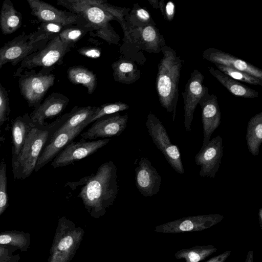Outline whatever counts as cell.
<instances>
[{
  "label": "cell",
  "mask_w": 262,
  "mask_h": 262,
  "mask_svg": "<svg viewBox=\"0 0 262 262\" xmlns=\"http://www.w3.org/2000/svg\"><path fill=\"white\" fill-rule=\"evenodd\" d=\"M86 178L77 196L93 215H102L117 198L119 191L117 167L113 161H106L100 165L95 174Z\"/></svg>",
  "instance_id": "cell-1"
},
{
  "label": "cell",
  "mask_w": 262,
  "mask_h": 262,
  "mask_svg": "<svg viewBox=\"0 0 262 262\" xmlns=\"http://www.w3.org/2000/svg\"><path fill=\"white\" fill-rule=\"evenodd\" d=\"M68 116V113H66L50 124L34 123L19 155L12 163V172L15 179H25L35 170L43 148Z\"/></svg>",
  "instance_id": "cell-2"
},
{
  "label": "cell",
  "mask_w": 262,
  "mask_h": 262,
  "mask_svg": "<svg viewBox=\"0 0 262 262\" xmlns=\"http://www.w3.org/2000/svg\"><path fill=\"white\" fill-rule=\"evenodd\" d=\"M163 57L158 66L156 86L160 103L171 114L172 121L176 116L178 99V85L184 60L174 50L165 45L161 48Z\"/></svg>",
  "instance_id": "cell-3"
},
{
  "label": "cell",
  "mask_w": 262,
  "mask_h": 262,
  "mask_svg": "<svg viewBox=\"0 0 262 262\" xmlns=\"http://www.w3.org/2000/svg\"><path fill=\"white\" fill-rule=\"evenodd\" d=\"M56 3L83 18L97 36L110 44H119L120 36L110 24L117 19L108 12L85 0H57Z\"/></svg>",
  "instance_id": "cell-4"
},
{
  "label": "cell",
  "mask_w": 262,
  "mask_h": 262,
  "mask_svg": "<svg viewBox=\"0 0 262 262\" xmlns=\"http://www.w3.org/2000/svg\"><path fill=\"white\" fill-rule=\"evenodd\" d=\"M50 40L37 30L29 34L23 32L0 48V69L7 63L16 66L30 54L44 48Z\"/></svg>",
  "instance_id": "cell-5"
},
{
  "label": "cell",
  "mask_w": 262,
  "mask_h": 262,
  "mask_svg": "<svg viewBox=\"0 0 262 262\" xmlns=\"http://www.w3.org/2000/svg\"><path fill=\"white\" fill-rule=\"evenodd\" d=\"M51 70L41 69L36 72L34 69L24 71L18 77L20 94L30 107L38 106L49 89L53 85L55 77Z\"/></svg>",
  "instance_id": "cell-6"
},
{
  "label": "cell",
  "mask_w": 262,
  "mask_h": 262,
  "mask_svg": "<svg viewBox=\"0 0 262 262\" xmlns=\"http://www.w3.org/2000/svg\"><path fill=\"white\" fill-rule=\"evenodd\" d=\"M82 233L70 221L59 220L56 234L50 252L48 262H68L80 243Z\"/></svg>",
  "instance_id": "cell-7"
},
{
  "label": "cell",
  "mask_w": 262,
  "mask_h": 262,
  "mask_svg": "<svg viewBox=\"0 0 262 262\" xmlns=\"http://www.w3.org/2000/svg\"><path fill=\"white\" fill-rule=\"evenodd\" d=\"M71 46L62 42L59 35L49 40L45 47L26 57L13 74L18 77L24 71L41 67L52 70L53 66L60 65L64 55L70 51Z\"/></svg>",
  "instance_id": "cell-8"
},
{
  "label": "cell",
  "mask_w": 262,
  "mask_h": 262,
  "mask_svg": "<svg viewBox=\"0 0 262 262\" xmlns=\"http://www.w3.org/2000/svg\"><path fill=\"white\" fill-rule=\"evenodd\" d=\"M154 143L160 150L171 167L180 174H184L181 153L177 145L170 142L168 133L160 119L150 112L145 123Z\"/></svg>",
  "instance_id": "cell-9"
},
{
  "label": "cell",
  "mask_w": 262,
  "mask_h": 262,
  "mask_svg": "<svg viewBox=\"0 0 262 262\" xmlns=\"http://www.w3.org/2000/svg\"><path fill=\"white\" fill-rule=\"evenodd\" d=\"M126 29L124 33L123 45L125 49H130L132 46L137 54L143 55L140 50L149 53H159L162 47L165 45V39L156 26L148 25L136 28L126 27Z\"/></svg>",
  "instance_id": "cell-10"
},
{
  "label": "cell",
  "mask_w": 262,
  "mask_h": 262,
  "mask_svg": "<svg viewBox=\"0 0 262 262\" xmlns=\"http://www.w3.org/2000/svg\"><path fill=\"white\" fill-rule=\"evenodd\" d=\"M224 218L220 214L198 215L170 221L156 227L155 231L163 233H180L201 231L221 222Z\"/></svg>",
  "instance_id": "cell-11"
},
{
  "label": "cell",
  "mask_w": 262,
  "mask_h": 262,
  "mask_svg": "<svg viewBox=\"0 0 262 262\" xmlns=\"http://www.w3.org/2000/svg\"><path fill=\"white\" fill-rule=\"evenodd\" d=\"M110 139L87 141L82 139L69 143L54 158L51 165L54 168L68 166L89 156L106 145Z\"/></svg>",
  "instance_id": "cell-12"
},
{
  "label": "cell",
  "mask_w": 262,
  "mask_h": 262,
  "mask_svg": "<svg viewBox=\"0 0 262 262\" xmlns=\"http://www.w3.org/2000/svg\"><path fill=\"white\" fill-rule=\"evenodd\" d=\"M27 2L31 8V14L41 23H57L64 26L76 25L89 28L83 18L69 11L58 9L40 0H27Z\"/></svg>",
  "instance_id": "cell-13"
},
{
  "label": "cell",
  "mask_w": 262,
  "mask_h": 262,
  "mask_svg": "<svg viewBox=\"0 0 262 262\" xmlns=\"http://www.w3.org/2000/svg\"><path fill=\"white\" fill-rule=\"evenodd\" d=\"M223 155V139L217 135L207 145L202 147L195 156V164L201 167L199 175L214 178L220 168Z\"/></svg>",
  "instance_id": "cell-14"
},
{
  "label": "cell",
  "mask_w": 262,
  "mask_h": 262,
  "mask_svg": "<svg viewBox=\"0 0 262 262\" xmlns=\"http://www.w3.org/2000/svg\"><path fill=\"white\" fill-rule=\"evenodd\" d=\"M128 118L127 114L121 115L118 113L104 116L96 120L80 137L85 140H94L118 136L126 128Z\"/></svg>",
  "instance_id": "cell-15"
},
{
  "label": "cell",
  "mask_w": 262,
  "mask_h": 262,
  "mask_svg": "<svg viewBox=\"0 0 262 262\" xmlns=\"http://www.w3.org/2000/svg\"><path fill=\"white\" fill-rule=\"evenodd\" d=\"M204 78L198 70L194 69L191 73L184 90L182 93L184 100V124L188 132L191 131L195 109L207 88L203 84Z\"/></svg>",
  "instance_id": "cell-16"
},
{
  "label": "cell",
  "mask_w": 262,
  "mask_h": 262,
  "mask_svg": "<svg viewBox=\"0 0 262 262\" xmlns=\"http://www.w3.org/2000/svg\"><path fill=\"white\" fill-rule=\"evenodd\" d=\"M198 104L202 110L204 134L202 147H204L209 142L212 134L220 125L221 113L216 96L214 94H210L207 87Z\"/></svg>",
  "instance_id": "cell-17"
},
{
  "label": "cell",
  "mask_w": 262,
  "mask_h": 262,
  "mask_svg": "<svg viewBox=\"0 0 262 262\" xmlns=\"http://www.w3.org/2000/svg\"><path fill=\"white\" fill-rule=\"evenodd\" d=\"M162 179L151 162L142 157L135 168V184L138 191L144 196H152L159 191Z\"/></svg>",
  "instance_id": "cell-18"
},
{
  "label": "cell",
  "mask_w": 262,
  "mask_h": 262,
  "mask_svg": "<svg viewBox=\"0 0 262 262\" xmlns=\"http://www.w3.org/2000/svg\"><path fill=\"white\" fill-rule=\"evenodd\" d=\"M85 127L84 126H80L59 133H54L41 152L35 171H38L53 160L69 143L79 135Z\"/></svg>",
  "instance_id": "cell-19"
},
{
  "label": "cell",
  "mask_w": 262,
  "mask_h": 262,
  "mask_svg": "<svg viewBox=\"0 0 262 262\" xmlns=\"http://www.w3.org/2000/svg\"><path fill=\"white\" fill-rule=\"evenodd\" d=\"M203 59L208 61L247 73L262 80V71L255 66L230 54L214 48L204 50Z\"/></svg>",
  "instance_id": "cell-20"
},
{
  "label": "cell",
  "mask_w": 262,
  "mask_h": 262,
  "mask_svg": "<svg viewBox=\"0 0 262 262\" xmlns=\"http://www.w3.org/2000/svg\"><path fill=\"white\" fill-rule=\"evenodd\" d=\"M69 101V98L65 95L53 93L34 109L30 115V118L34 123L43 124L45 119L59 115L65 109Z\"/></svg>",
  "instance_id": "cell-21"
},
{
  "label": "cell",
  "mask_w": 262,
  "mask_h": 262,
  "mask_svg": "<svg viewBox=\"0 0 262 262\" xmlns=\"http://www.w3.org/2000/svg\"><path fill=\"white\" fill-rule=\"evenodd\" d=\"M34 123L28 114L19 116L14 120L11 127L12 163L19 155Z\"/></svg>",
  "instance_id": "cell-22"
},
{
  "label": "cell",
  "mask_w": 262,
  "mask_h": 262,
  "mask_svg": "<svg viewBox=\"0 0 262 262\" xmlns=\"http://www.w3.org/2000/svg\"><path fill=\"white\" fill-rule=\"evenodd\" d=\"M210 73L232 95L245 98H255L258 92L242 84L212 67L208 68Z\"/></svg>",
  "instance_id": "cell-23"
},
{
  "label": "cell",
  "mask_w": 262,
  "mask_h": 262,
  "mask_svg": "<svg viewBox=\"0 0 262 262\" xmlns=\"http://www.w3.org/2000/svg\"><path fill=\"white\" fill-rule=\"evenodd\" d=\"M113 75L116 82L132 84L140 77V71L137 66L130 59L121 58L112 64Z\"/></svg>",
  "instance_id": "cell-24"
},
{
  "label": "cell",
  "mask_w": 262,
  "mask_h": 262,
  "mask_svg": "<svg viewBox=\"0 0 262 262\" xmlns=\"http://www.w3.org/2000/svg\"><path fill=\"white\" fill-rule=\"evenodd\" d=\"M22 24L21 14L14 8L10 0H5L0 13V27L3 34L8 35L18 30Z\"/></svg>",
  "instance_id": "cell-25"
},
{
  "label": "cell",
  "mask_w": 262,
  "mask_h": 262,
  "mask_svg": "<svg viewBox=\"0 0 262 262\" xmlns=\"http://www.w3.org/2000/svg\"><path fill=\"white\" fill-rule=\"evenodd\" d=\"M246 140L249 152L258 156L262 143V112L252 117L248 121Z\"/></svg>",
  "instance_id": "cell-26"
},
{
  "label": "cell",
  "mask_w": 262,
  "mask_h": 262,
  "mask_svg": "<svg viewBox=\"0 0 262 262\" xmlns=\"http://www.w3.org/2000/svg\"><path fill=\"white\" fill-rule=\"evenodd\" d=\"M96 106H86L78 107L75 106L68 113V116L62 124L55 133H59L75 128L80 126H85V123L91 117L96 109Z\"/></svg>",
  "instance_id": "cell-27"
},
{
  "label": "cell",
  "mask_w": 262,
  "mask_h": 262,
  "mask_svg": "<svg viewBox=\"0 0 262 262\" xmlns=\"http://www.w3.org/2000/svg\"><path fill=\"white\" fill-rule=\"evenodd\" d=\"M67 73L71 83L81 84L87 89L89 94L93 93L97 86V77L92 71L81 67H72Z\"/></svg>",
  "instance_id": "cell-28"
},
{
  "label": "cell",
  "mask_w": 262,
  "mask_h": 262,
  "mask_svg": "<svg viewBox=\"0 0 262 262\" xmlns=\"http://www.w3.org/2000/svg\"><path fill=\"white\" fill-rule=\"evenodd\" d=\"M217 251V248L211 245L195 246L178 251L174 256L177 259H184L185 262H200Z\"/></svg>",
  "instance_id": "cell-29"
},
{
  "label": "cell",
  "mask_w": 262,
  "mask_h": 262,
  "mask_svg": "<svg viewBox=\"0 0 262 262\" xmlns=\"http://www.w3.org/2000/svg\"><path fill=\"white\" fill-rule=\"evenodd\" d=\"M0 245L15 247L21 252L27 251L30 245V234L18 231L1 232Z\"/></svg>",
  "instance_id": "cell-30"
},
{
  "label": "cell",
  "mask_w": 262,
  "mask_h": 262,
  "mask_svg": "<svg viewBox=\"0 0 262 262\" xmlns=\"http://www.w3.org/2000/svg\"><path fill=\"white\" fill-rule=\"evenodd\" d=\"M126 27L128 28H141L148 25L156 26L149 12L141 7L138 4H135L128 14L125 16Z\"/></svg>",
  "instance_id": "cell-31"
},
{
  "label": "cell",
  "mask_w": 262,
  "mask_h": 262,
  "mask_svg": "<svg viewBox=\"0 0 262 262\" xmlns=\"http://www.w3.org/2000/svg\"><path fill=\"white\" fill-rule=\"evenodd\" d=\"M85 1L86 3L101 8L112 14L116 18L117 21L120 23L123 31L126 30V23L125 20V17L129 12L130 9L116 7L107 3L106 1L85 0Z\"/></svg>",
  "instance_id": "cell-32"
},
{
  "label": "cell",
  "mask_w": 262,
  "mask_h": 262,
  "mask_svg": "<svg viewBox=\"0 0 262 262\" xmlns=\"http://www.w3.org/2000/svg\"><path fill=\"white\" fill-rule=\"evenodd\" d=\"M129 107L128 104L120 101L105 103L96 106L95 111L87 120L84 125L86 126L101 117L126 110Z\"/></svg>",
  "instance_id": "cell-33"
},
{
  "label": "cell",
  "mask_w": 262,
  "mask_h": 262,
  "mask_svg": "<svg viewBox=\"0 0 262 262\" xmlns=\"http://www.w3.org/2000/svg\"><path fill=\"white\" fill-rule=\"evenodd\" d=\"M91 30L83 25H76L71 27L64 28L59 33L61 41L72 47Z\"/></svg>",
  "instance_id": "cell-34"
},
{
  "label": "cell",
  "mask_w": 262,
  "mask_h": 262,
  "mask_svg": "<svg viewBox=\"0 0 262 262\" xmlns=\"http://www.w3.org/2000/svg\"><path fill=\"white\" fill-rule=\"evenodd\" d=\"M214 64L217 70L237 81H241L252 85H262V80L247 73L224 66L217 64Z\"/></svg>",
  "instance_id": "cell-35"
},
{
  "label": "cell",
  "mask_w": 262,
  "mask_h": 262,
  "mask_svg": "<svg viewBox=\"0 0 262 262\" xmlns=\"http://www.w3.org/2000/svg\"><path fill=\"white\" fill-rule=\"evenodd\" d=\"M7 165L5 159L0 163V216L8 206L7 194Z\"/></svg>",
  "instance_id": "cell-36"
},
{
  "label": "cell",
  "mask_w": 262,
  "mask_h": 262,
  "mask_svg": "<svg viewBox=\"0 0 262 262\" xmlns=\"http://www.w3.org/2000/svg\"><path fill=\"white\" fill-rule=\"evenodd\" d=\"M64 28L66 26L57 23H42L38 27L37 31L52 39L58 36Z\"/></svg>",
  "instance_id": "cell-37"
},
{
  "label": "cell",
  "mask_w": 262,
  "mask_h": 262,
  "mask_svg": "<svg viewBox=\"0 0 262 262\" xmlns=\"http://www.w3.org/2000/svg\"><path fill=\"white\" fill-rule=\"evenodd\" d=\"M9 99L6 89L0 83V125L8 120L9 114Z\"/></svg>",
  "instance_id": "cell-38"
},
{
  "label": "cell",
  "mask_w": 262,
  "mask_h": 262,
  "mask_svg": "<svg viewBox=\"0 0 262 262\" xmlns=\"http://www.w3.org/2000/svg\"><path fill=\"white\" fill-rule=\"evenodd\" d=\"M16 248L0 245V262H18L20 259L19 254H14Z\"/></svg>",
  "instance_id": "cell-39"
},
{
  "label": "cell",
  "mask_w": 262,
  "mask_h": 262,
  "mask_svg": "<svg viewBox=\"0 0 262 262\" xmlns=\"http://www.w3.org/2000/svg\"><path fill=\"white\" fill-rule=\"evenodd\" d=\"M159 9L165 20L169 21L173 20L176 12V6L173 2L169 1L165 4L164 0H161Z\"/></svg>",
  "instance_id": "cell-40"
},
{
  "label": "cell",
  "mask_w": 262,
  "mask_h": 262,
  "mask_svg": "<svg viewBox=\"0 0 262 262\" xmlns=\"http://www.w3.org/2000/svg\"><path fill=\"white\" fill-rule=\"evenodd\" d=\"M80 55L91 58H99L101 55V50L95 47H82L77 50Z\"/></svg>",
  "instance_id": "cell-41"
},
{
  "label": "cell",
  "mask_w": 262,
  "mask_h": 262,
  "mask_svg": "<svg viewBox=\"0 0 262 262\" xmlns=\"http://www.w3.org/2000/svg\"><path fill=\"white\" fill-rule=\"evenodd\" d=\"M231 251L228 250L224 252L213 256L206 262H225L230 255Z\"/></svg>",
  "instance_id": "cell-42"
},
{
  "label": "cell",
  "mask_w": 262,
  "mask_h": 262,
  "mask_svg": "<svg viewBox=\"0 0 262 262\" xmlns=\"http://www.w3.org/2000/svg\"><path fill=\"white\" fill-rule=\"evenodd\" d=\"M253 255L254 254L253 250H250L246 255L245 262H254Z\"/></svg>",
  "instance_id": "cell-43"
},
{
  "label": "cell",
  "mask_w": 262,
  "mask_h": 262,
  "mask_svg": "<svg viewBox=\"0 0 262 262\" xmlns=\"http://www.w3.org/2000/svg\"><path fill=\"white\" fill-rule=\"evenodd\" d=\"M151 6L155 9H159V1L158 0H148Z\"/></svg>",
  "instance_id": "cell-44"
},
{
  "label": "cell",
  "mask_w": 262,
  "mask_h": 262,
  "mask_svg": "<svg viewBox=\"0 0 262 262\" xmlns=\"http://www.w3.org/2000/svg\"><path fill=\"white\" fill-rule=\"evenodd\" d=\"M258 220L260 224V227L261 228V225H262V208H260V209L258 210Z\"/></svg>",
  "instance_id": "cell-45"
},
{
  "label": "cell",
  "mask_w": 262,
  "mask_h": 262,
  "mask_svg": "<svg viewBox=\"0 0 262 262\" xmlns=\"http://www.w3.org/2000/svg\"><path fill=\"white\" fill-rule=\"evenodd\" d=\"M0 139H1V130H0ZM0 142H1V140H0ZM0 146H1V143H0Z\"/></svg>",
  "instance_id": "cell-46"
}]
</instances>
